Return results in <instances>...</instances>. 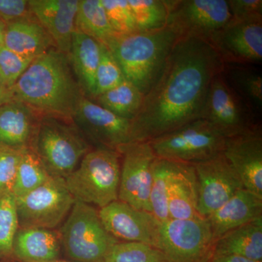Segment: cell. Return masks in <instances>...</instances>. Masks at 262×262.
Segmentation results:
<instances>
[{"instance_id":"1","label":"cell","mask_w":262,"mask_h":262,"mask_svg":"<svg viewBox=\"0 0 262 262\" xmlns=\"http://www.w3.org/2000/svg\"><path fill=\"white\" fill-rule=\"evenodd\" d=\"M225 67L206 39L181 37L131 121V142L149 141L202 119L212 81Z\"/></svg>"},{"instance_id":"2","label":"cell","mask_w":262,"mask_h":262,"mask_svg":"<svg viewBox=\"0 0 262 262\" xmlns=\"http://www.w3.org/2000/svg\"><path fill=\"white\" fill-rule=\"evenodd\" d=\"M10 91L39 115L69 120L84 96L69 56L56 48L34 58Z\"/></svg>"},{"instance_id":"3","label":"cell","mask_w":262,"mask_h":262,"mask_svg":"<svg viewBox=\"0 0 262 262\" xmlns=\"http://www.w3.org/2000/svg\"><path fill=\"white\" fill-rule=\"evenodd\" d=\"M181 37L175 29L166 26L149 32L115 34L103 44L113 53L125 80L145 96L158 80Z\"/></svg>"},{"instance_id":"4","label":"cell","mask_w":262,"mask_h":262,"mask_svg":"<svg viewBox=\"0 0 262 262\" xmlns=\"http://www.w3.org/2000/svg\"><path fill=\"white\" fill-rule=\"evenodd\" d=\"M67 120L39 115L29 146L50 176L63 179L77 168L84 155L92 149L77 127Z\"/></svg>"},{"instance_id":"5","label":"cell","mask_w":262,"mask_h":262,"mask_svg":"<svg viewBox=\"0 0 262 262\" xmlns=\"http://www.w3.org/2000/svg\"><path fill=\"white\" fill-rule=\"evenodd\" d=\"M121 155L116 150L94 148L64 179L75 201L99 209L118 201Z\"/></svg>"},{"instance_id":"6","label":"cell","mask_w":262,"mask_h":262,"mask_svg":"<svg viewBox=\"0 0 262 262\" xmlns=\"http://www.w3.org/2000/svg\"><path fill=\"white\" fill-rule=\"evenodd\" d=\"M62 249L71 261L106 262L119 241L103 225L95 207L75 201L60 229Z\"/></svg>"},{"instance_id":"7","label":"cell","mask_w":262,"mask_h":262,"mask_svg":"<svg viewBox=\"0 0 262 262\" xmlns=\"http://www.w3.org/2000/svg\"><path fill=\"white\" fill-rule=\"evenodd\" d=\"M226 138L203 119L149 141L160 159L194 164L223 153Z\"/></svg>"},{"instance_id":"8","label":"cell","mask_w":262,"mask_h":262,"mask_svg":"<svg viewBox=\"0 0 262 262\" xmlns=\"http://www.w3.org/2000/svg\"><path fill=\"white\" fill-rule=\"evenodd\" d=\"M75 202L64 179L51 177L32 192L16 198L19 228H56L64 222Z\"/></svg>"},{"instance_id":"9","label":"cell","mask_w":262,"mask_h":262,"mask_svg":"<svg viewBox=\"0 0 262 262\" xmlns=\"http://www.w3.org/2000/svg\"><path fill=\"white\" fill-rule=\"evenodd\" d=\"M214 243L206 219H170L160 224L158 249L168 262H207Z\"/></svg>"},{"instance_id":"10","label":"cell","mask_w":262,"mask_h":262,"mask_svg":"<svg viewBox=\"0 0 262 262\" xmlns=\"http://www.w3.org/2000/svg\"><path fill=\"white\" fill-rule=\"evenodd\" d=\"M253 115L252 108L229 83L223 72L215 76L202 119L227 139L254 127Z\"/></svg>"},{"instance_id":"11","label":"cell","mask_w":262,"mask_h":262,"mask_svg":"<svg viewBox=\"0 0 262 262\" xmlns=\"http://www.w3.org/2000/svg\"><path fill=\"white\" fill-rule=\"evenodd\" d=\"M167 26L184 37L208 39L232 20L227 0H166Z\"/></svg>"},{"instance_id":"12","label":"cell","mask_w":262,"mask_h":262,"mask_svg":"<svg viewBox=\"0 0 262 262\" xmlns=\"http://www.w3.org/2000/svg\"><path fill=\"white\" fill-rule=\"evenodd\" d=\"M122 156L118 201L151 213L150 189L157 157L149 141H136L118 149Z\"/></svg>"},{"instance_id":"13","label":"cell","mask_w":262,"mask_h":262,"mask_svg":"<svg viewBox=\"0 0 262 262\" xmlns=\"http://www.w3.org/2000/svg\"><path fill=\"white\" fill-rule=\"evenodd\" d=\"M71 121L95 148L118 151L131 143V120L117 116L82 96Z\"/></svg>"},{"instance_id":"14","label":"cell","mask_w":262,"mask_h":262,"mask_svg":"<svg viewBox=\"0 0 262 262\" xmlns=\"http://www.w3.org/2000/svg\"><path fill=\"white\" fill-rule=\"evenodd\" d=\"M192 165L198 182V213L202 218L209 216L244 189L223 153Z\"/></svg>"},{"instance_id":"15","label":"cell","mask_w":262,"mask_h":262,"mask_svg":"<svg viewBox=\"0 0 262 262\" xmlns=\"http://www.w3.org/2000/svg\"><path fill=\"white\" fill-rule=\"evenodd\" d=\"M105 229L117 241L142 243L159 247L160 224L149 212L117 201L98 210Z\"/></svg>"},{"instance_id":"16","label":"cell","mask_w":262,"mask_h":262,"mask_svg":"<svg viewBox=\"0 0 262 262\" xmlns=\"http://www.w3.org/2000/svg\"><path fill=\"white\" fill-rule=\"evenodd\" d=\"M224 63H259L262 59V21L232 19L208 38Z\"/></svg>"},{"instance_id":"17","label":"cell","mask_w":262,"mask_h":262,"mask_svg":"<svg viewBox=\"0 0 262 262\" xmlns=\"http://www.w3.org/2000/svg\"><path fill=\"white\" fill-rule=\"evenodd\" d=\"M224 156L237 174L245 189L262 198V136L255 125L227 138Z\"/></svg>"},{"instance_id":"18","label":"cell","mask_w":262,"mask_h":262,"mask_svg":"<svg viewBox=\"0 0 262 262\" xmlns=\"http://www.w3.org/2000/svg\"><path fill=\"white\" fill-rule=\"evenodd\" d=\"M33 14L51 36L56 49L69 56L79 0H29Z\"/></svg>"},{"instance_id":"19","label":"cell","mask_w":262,"mask_h":262,"mask_svg":"<svg viewBox=\"0 0 262 262\" xmlns=\"http://www.w3.org/2000/svg\"><path fill=\"white\" fill-rule=\"evenodd\" d=\"M262 216V198L247 189L235 193L206 220L214 241L222 235Z\"/></svg>"},{"instance_id":"20","label":"cell","mask_w":262,"mask_h":262,"mask_svg":"<svg viewBox=\"0 0 262 262\" xmlns=\"http://www.w3.org/2000/svg\"><path fill=\"white\" fill-rule=\"evenodd\" d=\"M39 114L24 103L11 100L0 106V145L29 149Z\"/></svg>"},{"instance_id":"21","label":"cell","mask_w":262,"mask_h":262,"mask_svg":"<svg viewBox=\"0 0 262 262\" xmlns=\"http://www.w3.org/2000/svg\"><path fill=\"white\" fill-rule=\"evenodd\" d=\"M198 202V182L192 164L173 162L168 189L170 220L199 218Z\"/></svg>"},{"instance_id":"22","label":"cell","mask_w":262,"mask_h":262,"mask_svg":"<svg viewBox=\"0 0 262 262\" xmlns=\"http://www.w3.org/2000/svg\"><path fill=\"white\" fill-rule=\"evenodd\" d=\"M3 46L34 59L56 48L50 34L34 15L7 23Z\"/></svg>"},{"instance_id":"23","label":"cell","mask_w":262,"mask_h":262,"mask_svg":"<svg viewBox=\"0 0 262 262\" xmlns=\"http://www.w3.org/2000/svg\"><path fill=\"white\" fill-rule=\"evenodd\" d=\"M59 234L53 229L19 228L13 244V258L20 262H48L59 259Z\"/></svg>"},{"instance_id":"24","label":"cell","mask_w":262,"mask_h":262,"mask_svg":"<svg viewBox=\"0 0 262 262\" xmlns=\"http://www.w3.org/2000/svg\"><path fill=\"white\" fill-rule=\"evenodd\" d=\"M101 55V42L75 31L69 58L76 78L84 96L93 98L96 85V74Z\"/></svg>"},{"instance_id":"25","label":"cell","mask_w":262,"mask_h":262,"mask_svg":"<svg viewBox=\"0 0 262 262\" xmlns=\"http://www.w3.org/2000/svg\"><path fill=\"white\" fill-rule=\"evenodd\" d=\"M212 255L239 256L262 261V216L217 239Z\"/></svg>"},{"instance_id":"26","label":"cell","mask_w":262,"mask_h":262,"mask_svg":"<svg viewBox=\"0 0 262 262\" xmlns=\"http://www.w3.org/2000/svg\"><path fill=\"white\" fill-rule=\"evenodd\" d=\"M144 95L126 80L92 98L94 102L122 118L132 121L140 111Z\"/></svg>"},{"instance_id":"27","label":"cell","mask_w":262,"mask_h":262,"mask_svg":"<svg viewBox=\"0 0 262 262\" xmlns=\"http://www.w3.org/2000/svg\"><path fill=\"white\" fill-rule=\"evenodd\" d=\"M75 31L105 43L115 34L101 0H79Z\"/></svg>"},{"instance_id":"28","label":"cell","mask_w":262,"mask_h":262,"mask_svg":"<svg viewBox=\"0 0 262 262\" xmlns=\"http://www.w3.org/2000/svg\"><path fill=\"white\" fill-rule=\"evenodd\" d=\"M51 177L32 150L29 148L23 150L11 192L15 198L26 195L44 184Z\"/></svg>"},{"instance_id":"29","label":"cell","mask_w":262,"mask_h":262,"mask_svg":"<svg viewBox=\"0 0 262 262\" xmlns=\"http://www.w3.org/2000/svg\"><path fill=\"white\" fill-rule=\"evenodd\" d=\"M173 162L156 158L152 166L150 189L151 213L160 222L170 220L168 206L169 181L173 171Z\"/></svg>"},{"instance_id":"30","label":"cell","mask_w":262,"mask_h":262,"mask_svg":"<svg viewBox=\"0 0 262 262\" xmlns=\"http://www.w3.org/2000/svg\"><path fill=\"white\" fill-rule=\"evenodd\" d=\"M18 229L16 198L11 192H0V262L13 259V241Z\"/></svg>"},{"instance_id":"31","label":"cell","mask_w":262,"mask_h":262,"mask_svg":"<svg viewBox=\"0 0 262 262\" xmlns=\"http://www.w3.org/2000/svg\"><path fill=\"white\" fill-rule=\"evenodd\" d=\"M138 32H149L166 27L169 10L166 0H127Z\"/></svg>"},{"instance_id":"32","label":"cell","mask_w":262,"mask_h":262,"mask_svg":"<svg viewBox=\"0 0 262 262\" xmlns=\"http://www.w3.org/2000/svg\"><path fill=\"white\" fill-rule=\"evenodd\" d=\"M231 85L251 108L262 107V77L261 72L252 69L235 67L227 72Z\"/></svg>"},{"instance_id":"33","label":"cell","mask_w":262,"mask_h":262,"mask_svg":"<svg viewBox=\"0 0 262 262\" xmlns=\"http://www.w3.org/2000/svg\"><path fill=\"white\" fill-rule=\"evenodd\" d=\"M106 262H168L158 248L138 242H117Z\"/></svg>"},{"instance_id":"34","label":"cell","mask_w":262,"mask_h":262,"mask_svg":"<svg viewBox=\"0 0 262 262\" xmlns=\"http://www.w3.org/2000/svg\"><path fill=\"white\" fill-rule=\"evenodd\" d=\"M125 80L121 68L113 53L103 43H101V59L96 71V85L93 98L113 89Z\"/></svg>"},{"instance_id":"35","label":"cell","mask_w":262,"mask_h":262,"mask_svg":"<svg viewBox=\"0 0 262 262\" xmlns=\"http://www.w3.org/2000/svg\"><path fill=\"white\" fill-rule=\"evenodd\" d=\"M101 3L115 34L124 35L138 32L127 0H101Z\"/></svg>"},{"instance_id":"36","label":"cell","mask_w":262,"mask_h":262,"mask_svg":"<svg viewBox=\"0 0 262 262\" xmlns=\"http://www.w3.org/2000/svg\"><path fill=\"white\" fill-rule=\"evenodd\" d=\"M33 60L3 46L0 48V82L7 89H11Z\"/></svg>"},{"instance_id":"37","label":"cell","mask_w":262,"mask_h":262,"mask_svg":"<svg viewBox=\"0 0 262 262\" xmlns=\"http://www.w3.org/2000/svg\"><path fill=\"white\" fill-rule=\"evenodd\" d=\"M21 151L0 145V192H11Z\"/></svg>"},{"instance_id":"38","label":"cell","mask_w":262,"mask_h":262,"mask_svg":"<svg viewBox=\"0 0 262 262\" xmlns=\"http://www.w3.org/2000/svg\"><path fill=\"white\" fill-rule=\"evenodd\" d=\"M232 19L238 21H262L261 0H227Z\"/></svg>"},{"instance_id":"39","label":"cell","mask_w":262,"mask_h":262,"mask_svg":"<svg viewBox=\"0 0 262 262\" xmlns=\"http://www.w3.org/2000/svg\"><path fill=\"white\" fill-rule=\"evenodd\" d=\"M32 16L29 0H0V18L5 23Z\"/></svg>"},{"instance_id":"40","label":"cell","mask_w":262,"mask_h":262,"mask_svg":"<svg viewBox=\"0 0 262 262\" xmlns=\"http://www.w3.org/2000/svg\"><path fill=\"white\" fill-rule=\"evenodd\" d=\"M207 262H262L253 261L239 256H226V255H212Z\"/></svg>"},{"instance_id":"41","label":"cell","mask_w":262,"mask_h":262,"mask_svg":"<svg viewBox=\"0 0 262 262\" xmlns=\"http://www.w3.org/2000/svg\"><path fill=\"white\" fill-rule=\"evenodd\" d=\"M11 100H13V98H12V95L10 90L5 88L0 82V106L5 103L9 102Z\"/></svg>"},{"instance_id":"42","label":"cell","mask_w":262,"mask_h":262,"mask_svg":"<svg viewBox=\"0 0 262 262\" xmlns=\"http://www.w3.org/2000/svg\"><path fill=\"white\" fill-rule=\"evenodd\" d=\"M5 29H6V23L0 18V48L4 46Z\"/></svg>"},{"instance_id":"43","label":"cell","mask_w":262,"mask_h":262,"mask_svg":"<svg viewBox=\"0 0 262 262\" xmlns=\"http://www.w3.org/2000/svg\"><path fill=\"white\" fill-rule=\"evenodd\" d=\"M48 262H75L72 261H66V260L57 259L54 261H48Z\"/></svg>"}]
</instances>
